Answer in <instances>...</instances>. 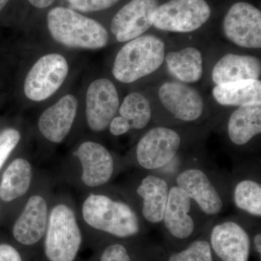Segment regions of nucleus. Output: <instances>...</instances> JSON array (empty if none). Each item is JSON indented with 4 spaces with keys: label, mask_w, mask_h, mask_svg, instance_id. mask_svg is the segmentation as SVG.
<instances>
[{
    "label": "nucleus",
    "mask_w": 261,
    "mask_h": 261,
    "mask_svg": "<svg viewBox=\"0 0 261 261\" xmlns=\"http://www.w3.org/2000/svg\"><path fill=\"white\" fill-rule=\"evenodd\" d=\"M47 27L53 39L66 47L86 49L107 46L106 28L93 19L64 7H56L47 14Z\"/></svg>",
    "instance_id": "nucleus-1"
},
{
    "label": "nucleus",
    "mask_w": 261,
    "mask_h": 261,
    "mask_svg": "<svg viewBox=\"0 0 261 261\" xmlns=\"http://www.w3.org/2000/svg\"><path fill=\"white\" fill-rule=\"evenodd\" d=\"M165 56L166 46L162 39L153 35L140 36L118 51L113 74L122 83H132L159 69Z\"/></svg>",
    "instance_id": "nucleus-2"
},
{
    "label": "nucleus",
    "mask_w": 261,
    "mask_h": 261,
    "mask_svg": "<svg viewBox=\"0 0 261 261\" xmlns=\"http://www.w3.org/2000/svg\"><path fill=\"white\" fill-rule=\"evenodd\" d=\"M82 214L89 226L118 238H129L140 231L139 219L133 209L107 196H89L84 202Z\"/></svg>",
    "instance_id": "nucleus-3"
},
{
    "label": "nucleus",
    "mask_w": 261,
    "mask_h": 261,
    "mask_svg": "<svg viewBox=\"0 0 261 261\" xmlns=\"http://www.w3.org/2000/svg\"><path fill=\"white\" fill-rule=\"evenodd\" d=\"M82 233L73 211L61 204L51 211L45 240L50 261H73L82 244Z\"/></svg>",
    "instance_id": "nucleus-4"
},
{
    "label": "nucleus",
    "mask_w": 261,
    "mask_h": 261,
    "mask_svg": "<svg viewBox=\"0 0 261 261\" xmlns=\"http://www.w3.org/2000/svg\"><path fill=\"white\" fill-rule=\"evenodd\" d=\"M211 14L205 0H170L158 7L152 25L166 32H192L204 25Z\"/></svg>",
    "instance_id": "nucleus-5"
},
{
    "label": "nucleus",
    "mask_w": 261,
    "mask_h": 261,
    "mask_svg": "<svg viewBox=\"0 0 261 261\" xmlns=\"http://www.w3.org/2000/svg\"><path fill=\"white\" fill-rule=\"evenodd\" d=\"M68 70V62L61 55L51 53L42 57L25 77V96L34 102L45 100L61 87Z\"/></svg>",
    "instance_id": "nucleus-6"
},
{
    "label": "nucleus",
    "mask_w": 261,
    "mask_h": 261,
    "mask_svg": "<svg viewBox=\"0 0 261 261\" xmlns=\"http://www.w3.org/2000/svg\"><path fill=\"white\" fill-rule=\"evenodd\" d=\"M181 142L176 130L163 126L151 128L137 144V162L146 170L162 168L174 159Z\"/></svg>",
    "instance_id": "nucleus-7"
},
{
    "label": "nucleus",
    "mask_w": 261,
    "mask_h": 261,
    "mask_svg": "<svg viewBox=\"0 0 261 261\" xmlns=\"http://www.w3.org/2000/svg\"><path fill=\"white\" fill-rule=\"evenodd\" d=\"M223 31L228 40L239 47L260 48V10L250 3H235L225 15Z\"/></svg>",
    "instance_id": "nucleus-8"
},
{
    "label": "nucleus",
    "mask_w": 261,
    "mask_h": 261,
    "mask_svg": "<svg viewBox=\"0 0 261 261\" xmlns=\"http://www.w3.org/2000/svg\"><path fill=\"white\" fill-rule=\"evenodd\" d=\"M159 0H132L123 7L111 22V32L119 42H129L142 36L153 25Z\"/></svg>",
    "instance_id": "nucleus-9"
},
{
    "label": "nucleus",
    "mask_w": 261,
    "mask_h": 261,
    "mask_svg": "<svg viewBox=\"0 0 261 261\" xmlns=\"http://www.w3.org/2000/svg\"><path fill=\"white\" fill-rule=\"evenodd\" d=\"M119 109V97L114 84L107 79L94 81L87 89L86 115L89 128L102 132Z\"/></svg>",
    "instance_id": "nucleus-10"
},
{
    "label": "nucleus",
    "mask_w": 261,
    "mask_h": 261,
    "mask_svg": "<svg viewBox=\"0 0 261 261\" xmlns=\"http://www.w3.org/2000/svg\"><path fill=\"white\" fill-rule=\"evenodd\" d=\"M159 96L163 107L179 121H195L203 113L204 102L200 93L181 82H166L160 87Z\"/></svg>",
    "instance_id": "nucleus-11"
},
{
    "label": "nucleus",
    "mask_w": 261,
    "mask_h": 261,
    "mask_svg": "<svg viewBox=\"0 0 261 261\" xmlns=\"http://www.w3.org/2000/svg\"><path fill=\"white\" fill-rule=\"evenodd\" d=\"M176 182V186L205 214L214 216L222 211V198L207 173L202 170L195 168L184 170L178 175Z\"/></svg>",
    "instance_id": "nucleus-12"
},
{
    "label": "nucleus",
    "mask_w": 261,
    "mask_h": 261,
    "mask_svg": "<svg viewBox=\"0 0 261 261\" xmlns=\"http://www.w3.org/2000/svg\"><path fill=\"white\" fill-rule=\"evenodd\" d=\"M211 247L222 261H248L250 240L245 228L233 221L216 224L211 233Z\"/></svg>",
    "instance_id": "nucleus-13"
},
{
    "label": "nucleus",
    "mask_w": 261,
    "mask_h": 261,
    "mask_svg": "<svg viewBox=\"0 0 261 261\" xmlns=\"http://www.w3.org/2000/svg\"><path fill=\"white\" fill-rule=\"evenodd\" d=\"M75 154L83 168L82 179L84 185L90 187L102 186L111 179L114 163L104 146L97 142H84Z\"/></svg>",
    "instance_id": "nucleus-14"
},
{
    "label": "nucleus",
    "mask_w": 261,
    "mask_h": 261,
    "mask_svg": "<svg viewBox=\"0 0 261 261\" xmlns=\"http://www.w3.org/2000/svg\"><path fill=\"white\" fill-rule=\"evenodd\" d=\"M77 108L78 101L75 96H63L41 115L38 124L41 134L51 142H61L71 129Z\"/></svg>",
    "instance_id": "nucleus-15"
},
{
    "label": "nucleus",
    "mask_w": 261,
    "mask_h": 261,
    "mask_svg": "<svg viewBox=\"0 0 261 261\" xmlns=\"http://www.w3.org/2000/svg\"><path fill=\"white\" fill-rule=\"evenodd\" d=\"M192 201L177 186L170 188L163 223L175 238L185 240L195 231V224L190 214Z\"/></svg>",
    "instance_id": "nucleus-16"
},
{
    "label": "nucleus",
    "mask_w": 261,
    "mask_h": 261,
    "mask_svg": "<svg viewBox=\"0 0 261 261\" xmlns=\"http://www.w3.org/2000/svg\"><path fill=\"white\" fill-rule=\"evenodd\" d=\"M47 224L46 201L41 196H32L15 222L13 230V236L17 241L23 245H34L44 236Z\"/></svg>",
    "instance_id": "nucleus-17"
},
{
    "label": "nucleus",
    "mask_w": 261,
    "mask_h": 261,
    "mask_svg": "<svg viewBox=\"0 0 261 261\" xmlns=\"http://www.w3.org/2000/svg\"><path fill=\"white\" fill-rule=\"evenodd\" d=\"M261 63L259 58L251 56L225 55L216 63L212 71L216 85L245 80H259Z\"/></svg>",
    "instance_id": "nucleus-18"
},
{
    "label": "nucleus",
    "mask_w": 261,
    "mask_h": 261,
    "mask_svg": "<svg viewBox=\"0 0 261 261\" xmlns=\"http://www.w3.org/2000/svg\"><path fill=\"white\" fill-rule=\"evenodd\" d=\"M170 187L164 178L149 174L142 178L137 189L142 199V215L152 224L163 222Z\"/></svg>",
    "instance_id": "nucleus-19"
},
{
    "label": "nucleus",
    "mask_w": 261,
    "mask_h": 261,
    "mask_svg": "<svg viewBox=\"0 0 261 261\" xmlns=\"http://www.w3.org/2000/svg\"><path fill=\"white\" fill-rule=\"evenodd\" d=\"M228 135L233 144L246 145L261 133V103L240 106L228 121Z\"/></svg>",
    "instance_id": "nucleus-20"
},
{
    "label": "nucleus",
    "mask_w": 261,
    "mask_h": 261,
    "mask_svg": "<svg viewBox=\"0 0 261 261\" xmlns=\"http://www.w3.org/2000/svg\"><path fill=\"white\" fill-rule=\"evenodd\" d=\"M213 96L221 106H240L261 103L260 80H245L216 85Z\"/></svg>",
    "instance_id": "nucleus-21"
},
{
    "label": "nucleus",
    "mask_w": 261,
    "mask_h": 261,
    "mask_svg": "<svg viewBox=\"0 0 261 261\" xmlns=\"http://www.w3.org/2000/svg\"><path fill=\"white\" fill-rule=\"evenodd\" d=\"M165 60L171 74L181 83H195L202 78L203 61L201 51L197 48L189 47L170 51Z\"/></svg>",
    "instance_id": "nucleus-22"
},
{
    "label": "nucleus",
    "mask_w": 261,
    "mask_h": 261,
    "mask_svg": "<svg viewBox=\"0 0 261 261\" xmlns=\"http://www.w3.org/2000/svg\"><path fill=\"white\" fill-rule=\"evenodd\" d=\"M32 166L22 159H15L3 174L0 184V197L5 202L11 201L27 193L32 181Z\"/></svg>",
    "instance_id": "nucleus-23"
},
{
    "label": "nucleus",
    "mask_w": 261,
    "mask_h": 261,
    "mask_svg": "<svg viewBox=\"0 0 261 261\" xmlns=\"http://www.w3.org/2000/svg\"><path fill=\"white\" fill-rule=\"evenodd\" d=\"M120 116L124 118L132 129H142L149 124L152 109L147 98L139 92L128 94L119 108Z\"/></svg>",
    "instance_id": "nucleus-24"
},
{
    "label": "nucleus",
    "mask_w": 261,
    "mask_h": 261,
    "mask_svg": "<svg viewBox=\"0 0 261 261\" xmlns=\"http://www.w3.org/2000/svg\"><path fill=\"white\" fill-rule=\"evenodd\" d=\"M233 202L240 210L255 217L261 216V185L252 179H244L233 190Z\"/></svg>",
    "instance_id": "nucleus-25"
},
{
    "label": "nucleus",
    "mask_w": 261,
    "mask_h": 261,
    "mask_svg": "<svg viewBox=\"0 0 261 261\" xmlns=\"http://www.w3.org/2000/svg\"><path fill=\"white\" fill-rule=\"evenodd\" d=\"M168 261H214L210 243L205 240H195L187 248L173 253Z\"/></svg>",
    "instance_id": "nucleus-26"
},
{
    "label": "nucleus",
    "mask_w": 261,
    "mask_h": 261,
    "mask_svg": "<svg viewBox=\"0 0 261 261\" xmlns=\"http://www.w3.org/2000/svg\"><path fill=\"white\" fill-rule=\"evenodd\" d=\"M20 140V133L14 128H8L0 133V169Z\"/></svg>",
    "instance_id": "nucleus-27"
},
{
    "label": "nucleus",
    "mask_w": 261,
    "mask_h": 261,
    "mask_svg": "<svg viewBox=\"0 0 261 261\" xmlns=\"http://www.w3.org/2000/svg\"><path fill=\"white\" fill-rule=\"evenodd\" d=\"M72 10L83 13L100 11L108 9L119 0H66Z\"/></svg>",
    "instance_id": "nucleus-28"
},
{
    "label": "nucleus",
    "mask_w": 261,
    "mask_h": 261,
    "mask_svg": "<svg viewBox=\"0 0 261 261\" xmlns=\"http://www.w3.org/2000/svg\"><path fill=\"white\" fill-rule=\"evenodd\" d=\"M101 261H132L126 247L120 244L108 246L101 256Z\"/></svg>",
    "instance_id": "nucleus-29"
},
{
    "label": "nucleus",
    "mask_w": 261,
    "mask_h": 261,
    "mask_svg": "<svg viewBox=\"0 0 261 261\" xmlns=\"http://www.w3.org/2000/svg\"><path fill=\"white\" fill-rule=\"evenodd\" d=\"M110 132L114 136H121L132 129L128 122L120 116L113 118L109 125Z\"/></svg>",
    "instance_id": "nucleus-30"
},
{
    "label": "nucleus",
    "mask_w": 261,
    "mask_h": 261,
    "mask_svg": "<svg viewBox=\"0 0 261 261\" xmlns=\"http://www.w3.org/2000/svg\"><path fill=\"white\" fill-rule=\"evenodd\" d=\"M0 261H22L18 251L9 245H0Z\"/></svg>",
    "instance_id": "nucleus-31"
},
{
    "label": "nucleus",
    "mask_w": 261,
    "mask_h": 261,
    "mask_svg": "<svg viewBox=\"0 0 261 261\" xmlns=\"http://www.w3.org/2000/svg\"><path fill=\"white\" fill-rule=\"evenodd\" d=\"M56 0H29V3L37 8H45L50 6Z\"/></svg>",
    "instance_id": "nucleus-32"
},
{
    "label": "nucleus",
    "mask_w": 261,
    "mask_h": 261,
    "mask_svg": "<svg viewBox=\"0 0 261 261\" xmlns=\"http://www.w3.org/2000/svg\"><path fill=\"white\" fill-rule=\"evenodd\" d=\"M254 247L255 250L259 255L261 253V234L260 233H257L253 238Z\"/></svg>",
    "instance_id": "nucleus-33"
},
{
    "label": "nucleus",
    "mask_w": 261,
    "mask_h": 261,
    "mask_svg": "<svg viewBox=\"0 0 261 261\" xmlns=\"http://www.w3.org/2000/svg\"><path fill=\"white\" fill-rule=\"evenodd\" d=\"M10 0H0V12L5 8V5L8 4Z\"/></svg>",
    "instance_id": "nucleus-34"
}]
</instances>
